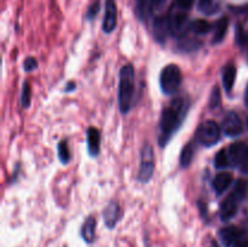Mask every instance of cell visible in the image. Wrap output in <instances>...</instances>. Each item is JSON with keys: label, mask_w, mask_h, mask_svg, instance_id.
<instances>
[{"label": "cell", "mask_w": 248, "mask_h": 247, "mask_svg": "<svg viewBox=\"0 0 248 247\" xmlns=\"http://www.w3.org/2000/svg\"><path fill=\"white\" fill-rule=\"evenodd\" d=\"M188 109L189 101L186 97H177L170 103L169 107L162 109L159 124V135H157V142L160 147H166L172 137L176 135L186 119Z\"/></svg>", "instance_id": "6da1fadb"}, {"label": "cell", "mask_w": 248, "mask_h": 247, "mask_svg": "<svg viewBox=\"0 0 248 247\" xmlns=\"http://www.w3.org/2000/svg\"><path fill=\"white\" fill-rule=\"evenodd\" d=\"M135 69L132 64H125L119 77V108L123 114H127L133 106L135 97Z\"/></svg>", "instance_id": "7a4b0ae2"}, {"label": "cell", "mask_w": 248, "mask_h": 247, "mask_svg": "<svg viewBox=\"0 0 248 247\" xmlns=\"http://www.w3.org/2000/svg\"><path fill=\"white\" fill-rule=\"evenodd\" d=\"M248 190V182L246 179H239L235 184L234 189H232V193L224 199V201L220 205V219L223 222H228L229 219H232L237 212V208H239L240 202L245 199Z\"/></svg>", "instance_id": "3957f363"}, {"label": "cell", "mask_w": 248, "mask_h": 247, "mask_svg": "<svg viewBox=\"0 0 248 247\" xmlns=\"http://www.w3.org/2000/svg\"><path fill=\"white\" fill-rule=\"evenodd\" d=\"M182 80H183V77H182V72L178 65H166L161 70V74H160V87H161V91L165 94H167V96L176 93L179 87H181Z\"/></svg>", "instance_id": "277c9868"}, {"label": "cell", "mask_w": 248, "mask_h": 247, "mask_svg": "<svg viewBox=\"0 0 248 247\" xmlns=\"http://www.w3.org/2000/svg\"><path fill=\"white\" fill-rule=\"evenodd\" d=\"M220 126L216 121L207 120L199 126L196 131V139L206 148L213 147L220 139Z\"/></svg>", "instance_id": "5b68a950"}, {"label": "cell", "mask_w": 248, "mask_h": 247, "mask_svg": "<svg viewBox=\"0 0 248 247\" xmlns=\"http://www.w3.org/2000/svg\"><path fill=\"white\" fill-rule=\"evenodd\" d=\"M155 170V157L154 150L149 143H145L143 145L142 154H140V173H138V179L142 183H148L152 179Z\"/></svg>", "instance_id": "8992f818"}, {"label": "cell", "mask_w": 248, "mask_h": 247, "mask_svg": "<svg viewBox=\"0 0 248 247\" xmlns=\"http://www.w3.org/2000/svg\"><path fill=\"white\" fill-rule=\"evenodd\" d=\"M169 28L170 34L176 38H183L188 33L191 24L189 22L188 15L184 12H176V14L169 15Z\"/></svg>", "instance_id": "52a82bcc"}, {"label": "cell", "mask_w": 248, "mask_h": 247, "mask_svg": "<svg viewBox=\"0 0 248 247\" xmlns=\"http://www.w3.org/2000/svg\"><path fill=\"white\" fill-rule=\"evenodd\" d=\"M220 128H222L223 133L228 137H237L242 133L244 126H242L240 116L235 111H229L223 119Z\"/></svg>", "instance_id": "ba28073f"}, {"label": "cell", "mask_w": 248, "mask_h": 247, "mask_svg": "<svg viewBox=\"0 0 248 247\" xmlns=\"http://www.w3.org/2000/svg\"><path fill=\"white\" fill-rule=\"evenodd\" d=\"M218 234H219V239L222 244L224 245V247H232L240 240L247 237L246 234L240 228L235 227V225H229V227L223 228V229L219 230Z\"/></svg>", "instance_id": "9c48e42d"}, {"label": "cell", "mask_w": 248, "mask_h": 247, "mask_svg": "<svg viewBox=\"0 0 248 247\" xmlns=\"http://www.w3.org/2000/svg\"><path fill=\"white\" fill-rule=\"evenodd\" d=\"M118 10L114 0H106V11H104L103 18V31L107 34H110L116 28L118 23Z\"/></svg>", "instance_id": "30bf717a"}, {"label": "cell", "mask_w": 248, "mask_h": 247, "mask_svg": "<svg viewBox=\"0 0 248 247\" xmlns=\"http://www.w3.org/2000/svg\"><path fill=\"white\" fill-rule=\"evenodd\" d=\"M248 152V144L245 142H235L228 149V154H229L230 162L232 166L240 167L244 162L245 157Z\"/></svg>", "instance_id": "8fae6325"}, {"label": "cell", "mask_w": 248, "mask_h": 247, "mask_svg": "<svg viewBox=\"0 0 248 247\" xmlns=\"http://www.w3.org/2000/svg\"><path fill=\"white\" fill-rule=\"evenodd\" d=\"M86 138L87 152H89L90 156H98L99 152H101V133L99 131L94 127H89L86 132Z\"/></svg>", "instance_id": "7c38bea8"}, {"label": "cell", "mask_w": 248, "mask_h": 247, "mask_svg": "<svg viewBox=\"0 0 248 247\" xmlns=\"http://www.w3.org/2000/svg\"><path fill=\"white\" fill-rule=\"evenodd\" d=\"M170 34L169 16H157L154 21V35L160 44L166 41L167 35Z\"/></svg>", "instance_id": "4fadbf2b"}, {"label": "cell", "mask_w": 248, "mask_h": 247, "mask_svg": "<svg viewBox=\"0 0 248 247\" xmlns=\"http://www.w3.org/2000/svg\"><path fill=\"white\" fill-rule=\"evenodd\" d=\"M120 216V206L116 201H111L103 211V219L109 229H113L116 225Z\"/></svg>", "instance_id": "5bb4252c"}, {"label": "cell", "mask_w": 248, "mask_h": 247, "mask_svg": "<svg viewBox=\"0 0 248 247\" xmlns=\"http://www.w3.org/2000/svg\"><path fill=\"white\" fill-rule=\"evenodd\" d=\"M232 181H234V177H232V174L230 172H220V173H218L213 178L212 182L213 189L217 193V195H222L232 185Z\"/></svg>", "instance_id": "9a60e30c"}, {"label": "cell", "mask_w": 248, "mask_h": 247, "mask_svg": "<svg viewBox=\"0 0 248 247\" xmlns=\"http://www.w3.org/2000/svg\"><path fill=\"white\" fill-rule=\"evenodd\" d=\"M228 27H229V19L228 17H222L218 19L213 26V39H212V45H218L224 40L225 35H227Z\"/></svg>", "instance_id": "2e32d148"}, {"label": "cell", "mask_w": 248, "mask_h": 247, "mask_svg": "<svg viewBox=\"0 0 248 247\" xmlns=\"http://www.w3.org/2000/svg\"><path fill=\"white\" fill-rule=\"evenodd\" d=\"M237 70L234 64H228L225 65L224 69L222 73V80H223V86L227 93H230L232 90L234 89L235 80H236Z\"/></svg>", "instance_id": "e0dca14e"}, {"label": "cell", "mask_w": 248, "mask_h": 247, "mask_svg": "<svg viewBox=\"0 0 248 247\" xmlns=\"http://www.w3.org/2000/svg\"><path fill=\"white\" fill-rule=\"evenodd\" d=\"M96 219L92 216L85 219L84 224L81 227V237L87 244H92L96 237Z\"/></svg>", "instance_id": "ac0fdd59"}, {"label": "cell", "mask_w": 248, "mask_h": 247, "mask_svg": "<svg viewBox=\"0 0 248 247\" xmlns=\"http://www.w3.org/2000/svg\"><path fill=\"white\" fill-rule=\"evenodd\" d=\"M195 155V142L190 140L186 147L182 149L181 156H179V162H181L182 167H189L190 166L191 161Z\"/></svg>", "instance_id": "d6986e66"}, {"label": "cell", "mask_w": 248, "mask_h": 247, "mask_svg": "<svg viewBox=\"0 0 248 247\" xmlns=\"http://www.w3.org/2000/svg\"><path fill=\"white\" fill-rule=\"evenodd\" d=\"M213 26L206 19H196L191 23V31L196 34V35H205V34L210 33L212 31Z\"/></svg>", "instance_id": "ffe728a7"}, {"label": "cell", "mask_w": 248, "mask_h": 247, "mask_svg": "<svg viewBox=\"0 0 248 247\" xmlns=\"http://www.w3.org/2000/svg\"><path fill=\"white\" fill-rule=\"evenodd\" d=\"M198 7L205 15H213L219 11L218 0H199Z\"/></svg>", "instance_id": "44dd1931"}, {"label": "cell", "mask_w": 248, "mask_h": 247, "mask_svg": "<svg viewBox=\"0 0 248 247\" xmlns=\"http://www.w3.org/2000/svg\"><path fill=\"white\" fill-rule=\"evenodd\" d=\"M229 166H232V162H230L228 150L220 149L215 156V167L217 170H223V169H227V167Z\"/></svg>", "instance_id": "7402d4cb"}, {"label": "cell", "mask_w": 248, "mask_h": 247, "mask_svg": "<svg viewBox=\"0 0 248 247\" xmlns=\"http://www.w3.org/2000/svg\"><path fill=\"white\" fill-rule=\"evenodd\" d=\"M57 149H58V159L61 160V162H62V164H68V162L70 161L72 155H70L69 145H68L67 140H61V142L58 143Z\"/></svg>", "instance_id": "603a6c76"}, {"label": "cell", "mask_w": 248, "mask_h": 247, "mask_svg": "<svg viewBox=\"0 0 248 247\" xmlns=\"http://www.w3.org/2000/svg\"><path fill=\"white\" fill-rule=\"evenodd\" d=\"M31 103V87L28 81L23 82L21 90V104L23 108H28Z\"/></svg>", "instance_id": "cb8c5ba5"}, {"label": "cell", "mask_w": 248, "mask_h": 247, "mask_svg": "<svg viewBox=\"0 0 248 247\" xmlns=\"http://www.w3.org/2000/svg\"><path fill=\"white\" fill-rule=\"evenodd\" d=\"M99 9H101V4H99V0H96L94 2H92V4L90 5L89 10H87L86 18L89 19V21H92V19H93L94 17L97 16V14L99 12Z\"/></svg>", "instance_id": "d4e9b609"}, {"label": "cell", "mask_w": 248, "mask_h": 247, "mask_svg": "<svg viewBox=\"0 0 248 247\" xmlns=\"http://www.w3.org/2000/svg\"><path fill=\"white\" fill-rule=\"evenodd\" d=\"M220 103V92H219V87L216 86L215 89L212 90V94H211L210 98V107L211 108H217Z\"/></svg>", "instance_id": "484cf974"}, {"label": "cell", "mask_w": 248, "mask_h": 247, "mask_svg": "<svg viewBox=\"0 0 248 247\" xmlns=\"http://www.w3.org/2000/svg\"><path fill=\"white\" fill-rule=\"evenodd\" d=\"M169 0H150V10L153 12H160L165 9Z\"/></svg>", "instance_id": "4316f807"}, {"label": "cell", "mask_w": 248, "mask_h": 247, "mask_svg": "<svg viewBox=\"0 0 248 247\" xmlns=\"http://www.w3.org/2000/svg\"><path fill=\"white\" fill-rule=\"evenodd\" d=\"M36 67H38V62H36V60L34 57H28L24 61L23 68L26 72H31V70L35 69Z\"/></svg>", "instance_id": "83f0119b"}, {"label": "cell", "mask_w": 248, "mask_h": 247, "mask_svg": "<svg viewBox=\"0 0 248 247\" xmlns=\"http://www.w3.org/2000/svg\"><path fill=\"white\" fill-rule=\"evenodd\" d=\"M194 1L195 0H176V4L181 10H189L194 5Z\"/></svg>", "instance_id": "f1b7e54d"}, {"label": "cell", "mask_w": 248, "mask_h": 247, "mask_svg": "<svg viewBox=\"0 0 248 247\" xmlns=\"http://www.w3.org/2000/svg\"><path fill=\"white\" fill-rule=\"evenodd\" d=\"M137 1V11L140 17H143L147 12V0H136Z\"/></svg>", "instance_id": "f546056e"}, {"label": "cell", "mask_w": 248, "mask_h": 247, "mask_svg": "<svg viewBox=\"0 0 248 247\" xmlns=\"http://www.w3.org/2000/svg\"><path fill=\"white\" fill-rule=\"evenodd\" d=\"M240 170H241L244 173H248V152L246 154V157H245L244 162H242L241 166H240Z\"/></svg>", "instance_id": "4dcf8cb0"}, {"label": "cell", "mask_w": 248, "mask_h": 247, "mask_svg": "<svg viewBox=\"0 0 248 247\" xmlns=\"http://www.w3.org/2000/svg\"><path fill=\"white\" fill-rule=\"evenodd\" d=\"M232 247H248V240H247V237H245V239L240 240V241L237 242V244H235Z\"/></svg>", "instance_id": "1f68e13d"}, {"label": "cell", "mask_w": 248, "mask_h": 247, "mask_svg": "<svg viewBox=\"0 0 248 247\" xmlns=\"http://www.w3.org/2000/svg\"><path fill=\"white\" fill-rule=\"evenodd\" d=\"M75 89H77V85H75V82L70 81V82H68V84H67V86H65L64 91L65 92H72V91H74Z\"/></svg>", "instance_id": "d6a6232c"}, {"label": "cell", "mask_w": 248, "mask_h": 247, "mask_svg": "<svg viewBox=\"0 0 248 247\" xmlns=\"http://www.w3.org/2000/svg\"><path fill=\"white\" fill-rule=\"evenodd\" d=\"M245 104H246V107L248 108V85L246 87V92H245Z\"/></svg>", "instance_id": "836d02e7"}, {"label": "cell", "mask_w": 248, "mask_h": 247, "mask_svg": "<svg viewBox=\"0 0 248 247\" xmlns=\"http://www.w3.org/2000/svg\"><path fill=\"white\" fill-rule=\"evenodd\" d=\"M210 247H219V246H218V244L215 241V240H212V241H211V244H210Z\"/></svg>", "instance_id": "e575fe53"}, {"label": "cell", "mask_w": 248, "mask_h": 247, "mask_svg": "<svg viewBox=\"0 0 248 247\" xmlns=\"http://www.w3.org/2000/svg\"><path fill=\"white\" fill-rule=\"evenodd\" d=\"M247 128H248V119H247Z\"/></svg>", "instance_id": "d590c367"}]
</instances>
